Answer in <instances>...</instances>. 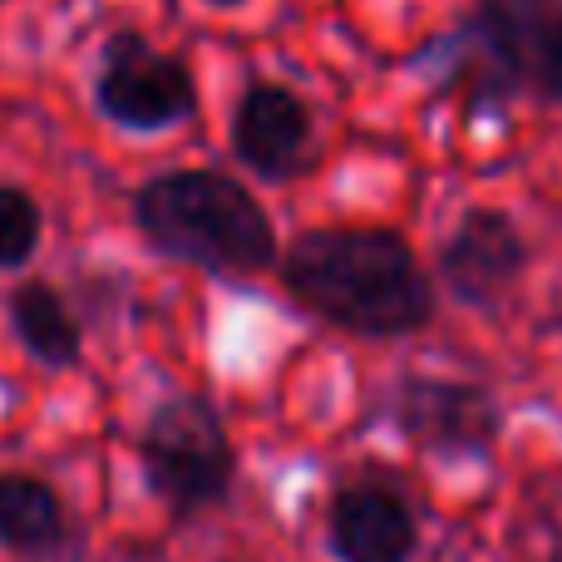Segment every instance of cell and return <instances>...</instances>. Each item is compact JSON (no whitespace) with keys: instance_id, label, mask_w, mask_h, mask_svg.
Wrapping results in <instances>:
<instances>
[{"instance_id":"2","label":"cell","mask_w":562,"mask_h":562,"mask_svg":"<svg viewBox=\"0 0 562 562\" xmlns=\"http://www.w3.org/2000/svg\"><path fill=\"white\" fill-rule=\"evenodd\" d=\"M469 124L504 119L524 94L562 109V0H474L415 55Z\"/></svg>"},{"instance_id":"8","label":"cell","mask_w":562,"mask_h":562,"mask_svg":"<svg viewBox=\"0 0 562 562\" xmlns=\"http://www.w3.org/2000/svg\"><path fill=\"white\" fill-rule=\"evenodd\" d=\"M528 262H533V252H528V237L518 227V217L508 207L474 203L454 217V227L439 243L435 281L464 311L494 316L518 291V281L528 277Z\"/></svg>"},{"instance_id":"10","label":"cell","mask_w":562,"mask_h":562,"mask_svg":"<svg viewBox=\"0 0 562 562\" xmlns=\"http://www.w3.org/2000/svg\"><path fill=\"white\" fill-rule=\"evenodd\" d=\"M0 548L25 562L79 558V524L49 479L0 469Z\"/></svg>"},{"instance_id":"6","label":"cell","mask_w":562,"mask_h":562,"mask_svg":"<svg viewBox=\"0 0 562 562\" xmlns=\"http://www.w3.org/2000/svg\"><path fill=\"white\" fill-rule=\"evenodd\" d=\"M380 419L409 449L445 464H484L504 439V405L484 380L459 375H400L380 395Z\"/></svg>"},{"instance_id":"13","label":"cell","mask_w":562,"mask_h":562,"mask_svg":"<svg viewBox=\"0 0 562 562\" xmlns=\"http://www.w3.org/2000/svg\"><path fill=\"white\" fill-rule=\"evenodd\" d=\"M203 5H213V10H243V5H252V0H203Z\"/></svg>"},{"instance_id":"9","label":"cell","mask_w":562,"mask_h":562,"mask_svg":"<svg viewBox=\"0 0 562 562\" xmlns=\"http://www.w3.org/2000/svg\"><path fill=\"white\" fill-rule=\"evenodd\" d=\"M326 543L336 562H409L419 548V514L390 479H350L326 504Z\"/></svg>"},{"instance_id":"11","label":"cell","mask_w":562,"mask_h":562,"mask_svg":"<svg viewBox=\"0 0 562 562\" xmlns=\"http://www.w3.org/2000/svg\"><path fill=\"white\" fill-rule=\"evenodd\" d=\"M5 321L15 346L40 370H79L85 366V321L69 296L45 277H20L5 291Z\"/></svg>"},{"instance_id":"1","label":"cell","mask_w":562,"mask_h":562,"mask_svg":"<svg viewBox=\"0 0 562 562\" xmlns=\"http://www.w3.org/2000/svg\"><path fill=\"white\" fill-rule=\"evenodd\" d=\"M277 281L306 316L356 340H405L435 321L439 286L385 223H321L286 243Z\"/></svg>"},{"instance_id":"7","label":"cell","mask_w":562,"mask_h":562,"mask_svg":"<svg viewBox=\"0 0 562 562\" xmlns=\"http://www.w3.org/2000/svg\"><path fill=\"white\" fill-rule=\"evenodd\" d=\"M227 148L267 188L301 183L321 168V119L286 79H247L227 114Z\"/></svg>"},{"instance_id":"3","label":"cell","mask_w":562,"mask_h":562,"mask_svg":"<svg viewBox=\"0 0 562 562\" xmlns=\"http://www.w3.org/2000/svg\"><path fill=\"white\" fill-rule=\"evenodd\" d=\"M138 243L154 257L213 281H257L281 267L286 247L267 203L223 168H164L128 198Z\"/></svg>"},{"instance_id":"12","label":"cell","mask_w":562,"mask_h":562,"mask_svg":"<svg viewBox=\"0 0 562 562\" xmlns=\"http://www.w3.org/2000/svg\"><path fill=\"white\" fill-rule=\"evenodd\" d=\"M45 243V207L25 183H0V272H25Z\"/></svg>"},{"instance_id":"4","label":"cell","mask_w":562,"mask_h":562,"mask_svg":"<svg viewBox=\"0 0 562 562\" xmlns=\"http://www.w3.org/2000/svg\"><path fill=\"white\" fill-rule=\"evenodd\" d=\"M144 484L173 518H203L237 488V445L223 409L203 390H178L148 409L138 429Z\"/></svg>"},{"instance_id":"5","label":"cell","mask_w":562,"mask_h":562,"mask_svg":"<svg viewBox=\"0 0 562 562\" xmlns=\"http://www.w3.org/2000/svg\"><path fill=\"white\" fill-rule=\"evenodd\" d=\"M89 99L119 134H168L198 119V69L188 55L164 49L138 25L104 35L89 75Z\"/></svg>"}]
</instances>
